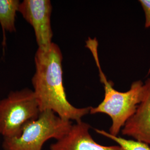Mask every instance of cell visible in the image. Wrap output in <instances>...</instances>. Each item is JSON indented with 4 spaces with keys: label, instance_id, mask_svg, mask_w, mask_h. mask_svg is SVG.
Segmentation results:
<instances>
[{
    "label": "cell",
    "instance_id": "obj_1",
    "mask_svg": "<svg viewBox=\"0 0 150 150\" xmlns=\"http://www.w3.org/2000/svg\"><path fill=\"white\" fill-rule=\"evenodd\" d=\"M62 59L60 48L54 42L46 51L38 49L33 91L41 112L50 110L64 120L80 122L90 113L91 107L77 108L68 101L64 86Z\"/></svg>",
    "mask_w": 150,
    "mask_h": 150
},
{
    "label": "cell",
    "instance_id": "obj_2",
    "mask_svg": "<svg viewBox=\"0 0 150 150\" xmlns=\"http://www.w3.org/2000/svg\"><path fill=\"white\" fill-rule=\"evenodd\" d=\"M98 42L96 38H88L86 42V47L92 54L98 71L100 81L103 85L105 96L101 103L97 107H91V114L105 113L110 117L112 125L109 134L117 136L125 123L136 111L141 101L144 92V82L141 81L134 82L129 90L120 92L113 88L112 81H108L102 70L98 53Z\"/></svg>",
    "mask_w": 150,
    "mask_h": 150
},
{
    "label": "cell",
    "instance_id": "obj_3",
    "mask_svg": "<svg viewBox=\"0 0 150 150\" xmlns=\"http://www.w3.org/2000/svg\"><path fill=\"white\" fill-rule=\"evenodd\" d=\"M71 121L61 118L50 110L40 113L38 117L27 125L20 136L4 139V150H42L48 139L57 141L69 131Z\"/></svg>",
    "mask_w": 150,
    "mask_h": 150
},
{
    "label": "cell",
    "instance_id": "obj_4",
    "mask_svg": "<svg viewBox=\"0 0 150 150\" xmlns=\"http://www.w3.org/2000/svg\"><path fill=\"white\" fill-rule=\"evenodd\" d=\"M33 90L12 91L0 101V134L4 139L20 136L23 128L40 114Z\"/></svg>",
    "mask_w": 150,
    "mask_h": 150
},
{
    "label": "cell",
    "instance_id": "obj_5",
    "mask_svg": "<svg viewBox=\"0 0 150 150\" xmlns=\"http://www.w3.org/2000/svg\"><path fill=\"white\" fill-rule=\"evenodd\" d=\"M52 10L49 0H24L20 2L18 8V12L33 28L38 49L43 51L48 50L53 43Z\"/></svg>",
    "mask_w": 150,
    "mask_h": 150
},
{
    "label": "cell",
    "instance_id": "obj_6",
    "mask_svg": "<svg viewBox=\"0 0 150 150\" xmlns=\"http://www.w3.org/2000/svg\"><path fill=\"white\" fill-rule=\"evenodd\" d=\"M89 124L80 122L72 124L67 134L51 144L50 150H125L119 145L106 146L97 144L89 132Z\"/></svg>",
    "mask_w": 150,
    "mask_h": 150
},
{
    "label": "cell",
    "instance_id": "obj_7",
    "mask_svg": "<svg viewBox=\"0 0 150 150\" xmlns=\"http://www.w3.org/2000/svg\"><path fill=\"white\" fill-rule=\"evenodd\" d=\"M122 134L150 146V78L144 82L142 99L134 115L125 123Z\"/></svg>",
    "mask_w": 150,
    "mask_h": 150
},
{
    "label": "cell",
    "instance_id": "obj_8",
    "mask_svg": "<svg viewBox=\"0 0 150 150\" xmlns=\"http://www.w3.org/2000/svg\"><path fill=\"white\" fill-rule=\"evenodd\" d=\"M20 4L18 0H0V24L4 35L16 31L15 18Z\"/></svg>",
    "mask_w": 150,
    "mask_h": 150
},
{
    "label": "cell",
    "instance_id": "obj_9",
    "mask_svg": "<svg viewBox=\"0 0 150 150\" xmlns=\"http://www.w3.org/2000/svg\"><path fill=\"white\" fill-rule=\"evenodd\" d=\"M97 134L112 139L125 150H150V146L136 140L127 139L121 137L113 136L105 130L95 129Z\"/></svg>",
    "mask_w": 150,
    "mask_h": 150
},
{
    "label": "cell",
    "instance_id": "obj_10",
    "mask_svg": "<svg viewBox=\"0 0 150 150\" xmlns=\"http://www.w3.org/2000/svg\"><path fill=\"white\" fill-rule=\"evenodd\" d=\"M139 2L145 13V27L150 28V0H139Z\"/></svg>",
    "mask_w": 150,
    "mask_h": 150
}]
</instances>
